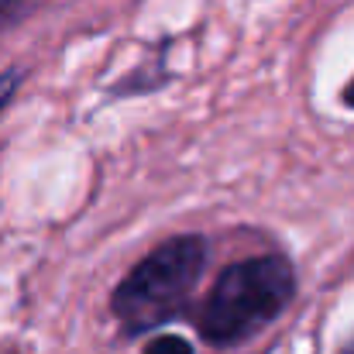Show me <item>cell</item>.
Returning a JSON list of instances; mask_svg holds the SVG:
<instances>
[{
    "label": "cell",
    "mask_w": 354,
    "mask_h": 354,
    "mask_svg": "<svg viewBox=\"0 0 354 354\" xmlns=\"http://www.w3.org/2000/svg\"><path fill=\"white\" fill-rule=\"evenodd\" d=\"M296 296V268L282 254H258L227 265L203 310H200V334L214 348H234L261 334L268 324L279 320V313Z\"/></svg>",
    "instance_id": "6da1fadb"
},
{
    "label": "cell",
    "mask_w": 354,
    "mask_h": 354,
    "mask_svg": "<svg viewBox=\"0 0 354 354\" xmlns=\"http://www.w3.org/2000/svg\"><path fill=\"white\" fill-rule=\"evenodd\" d=\"M207 241L200 234H179L158 244L151 254H145L114 289L111 310L120 320L124 334H145L169 320H176L203 268H207Z\"/></svg>",
    "instance_id": "7a4b0ae2"
},
{
    "label": "cell",
    "mask_w": 354,
    "mask_h": 354,
    "mask_svg": "<svg viewBox=\"0 0 354 354\" xmlns=\"http://www.w3.org/2000/svg\"><path fill=\"white\" fill-rule=\"evenodd\" d=\"M141 354H196V351H193V344H189L186 337H179V334H162V337L148 341Z\"/></svg>",
    "instance_id": "3957f363"
},
{
    "label": "cell",
    "mask_w": 354,
    "mask_h": 354,
    "mask_svg": "<svg viewBox=\"0 0 354 354\" xmlns=\"http://www.w3.org/2000/svg\"><path fill=\"white\" fill-rule=\"evenodd\" d=\"M17 86H21V69H7V73L0 76V111L14 100Z\"/></svg>",
    "instance_id": "277c9868"
},
{
    "label": "cell",
    "mask_w": 354,
    "mask_h": 354,
    "mask_svg": "<svg viewBox=\"0 0 354 354\" xmlns=\"http://www.w3.org/2000/svg\"><path fill=\"white\" fill-rule=\"evenodd\" d=\"M341 97H344V104H348V107H354V80L344 86V93H341Z\"/></svg>",
    "instance_id": "5b68a950"
},
{
    "label": "cell",
    "mask_w": 354,
    "mask_h": 354,
    "mask_svg": "<svg viewBox=\"0 0 354 354\" xmlns=\"http://www.w3.org/2000/svg\"><path fill=\"white\" fill-rule=\"evenodd\" d=\"M341 354H354V337L348 341V344H344V351H341Z\"/></svg>",
    "instance_id": "8992f818"
},
{
    "label": "cell",
    "mask_w": 354,
    "mask_h": 354,
    "mask_svg": "<svg viewBox=\"0 0 354 354\" xmlns=\"http://www.w3.org/2000/svg\"><path fill=\"white\" fill-rule=\"evenodd\" d=\"M10 3H14V0H0V14H3V10H7Z\"/></svg>",
    "instance_id": "52a82bcc"
}]
</instances>
